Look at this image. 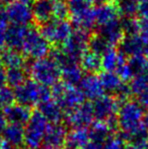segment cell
I'll return each mask as SVG.
<instances>
[{
  "mask_svg": "<svg viewBox=\"0 0 148 149\" xmlns=\"http://www.w3.org/2000/svg\"><path fill=\"white\" fill-rule=\"evenodd\" d=\"M81 69L87 73V74H95L103 69L101 67V56L94 52L88 51L81 57L79 61Z\"/></svg>",
  "mask_w": 148,
  "mask_h": 149,
  "instance_id": "obj_26",
  "label": "cell"
},
{
  "mask_svg": "<svg viewBox=\"0 0 148 149\" xmlns=\"http://www.w3.org/2000/svg\"><path fill=\"white\" fill-rule=\"evenodd\" d=\"M32 113L33 112L30 108L22 106L17 102H14L13 104L3 110V114L8 124L19 126H26L28 124L32 116Z\"/></svg>",
  "mask_w": 148,
  "mask_h": 149,
  "instance_id": "obj_14",
  "label": "cell"
},
{
  "mask_svg": "<svg viewBox=\"0 0 148 149\" xmlns=\"http://www.w3.org/2000/svg\"><path fill=\"white\" fill-rule=\"evenodd\" d=\"M69 15V9L66 2H54V18L66 19Z\"/></svg>",
  "mask_w": 148,
  "mask_h": 149,
  "instance_id": "obj_37",
  "label": "cell"
},
{
  "mask_svg": "<svg viewBox=\"0 0 148 149\" xmlns=\"http://www.w3.org/2000/svg\"><path fill=\"white\" fill-rule=\"evenodd\" d=\"M20 53L33 60L45 58L50 53V44L43 37L41 31L30 28L22 44Z\"/></svg>",
  "mask_w": 148,
  "mask_h": 149,
  "instance_id": "obj_7",
  "label": "cell"
},
{
  "mask_svg": "<svg viewBox=\"0 0 148 149\" xmlns=\"http://www.w3.org/2000/svg\"><path fill=\"white\" fill-rule=\"evenodd\" d=\"M2 65L6 67V69L11 68H24L26 67L24 56L20 52L14 50H4L1 54Z\"/></svg>",
  "mask_w": 148,
  "mask_h": 149,
  "instance_id": "obj_29",
  "label": "cell"
},
{
  "mask_svg": "<svg viewBox=\"0 0 148 149\" xmlns=\"http://www.w3.org/2000/svg\"><path fill=\"white\" fill-rule=\"evenodd\" d=\"M49 122L38 110L33 111L24 127V145L28 149H41Z\"/></svg>",
  "mask_w": 148,
  "mask_h": 149,
  "instance_id": "obj_6",
  "label": "cell"
},
{
  "mask_svg": "<svg viewBox=\"0 0 148 149\" xmlns=\"http://www.w3.org/2000/svg\"><path fill=\"white\" fill-rule=\"evenodd\" d=\"M88 132L90 140L99 142V143L101 144H105L108 140H110L112 137H114L115 133L111 128L108 126V124L106 122L97 121V120L90 125Z\"/></svg>",
  "mask_w": 148,
  "mask_h": 149,
  "instance_id": "obj_25",
  "label": "cell"
},
{
  "mask_svg": "<svg viewBox=\"0 0 148 149\" xmlns=\"http://www.w3.org/2000/svg\"><path fill=\"white\" fill-rule=\"evenodd\" d=\"M142 125L148 132V111L144 113V116H143V120H142Z\"/></svg>",
  "mask_w": 148,
  "mask_h": 149,
  "instance_id": "obj_46",
  "label": "cell"
},
{
  "mask_svg": "<svg viewBox=\"0 0 148 149\" xmlns=\"http://www.w3.org/2000/svg\"><path fill=\"white\" fill-rule=\"evenodd\" d=\"M32 10L34 20L43 26L54 18V1L53 0H36L33 4Z\"/></svg>",
  "mask_w": 148,
  "mask_h": 149,
  "instance_id": "obj_22",
  "label": "cell"
},
{
  "mask_svg": "<svg viewBox=\"0 0 148 149\" xmlns=\"http://www.w3.org/2000/svg\"><path fill=\"white\" fill-rule=\"evenodd\" d=\"M122 26L125 33L127 35H135V33H139L141 31L139 19H135V17L124 18V20L122 22Z\"/></svg>",
  "mask_w": 148,
  "mask_h": 149,
  "instance_id": "obj_35",
  "label": "cell"
},
{
  "mask_svg": "<svg viewBox=\"0 0 148 149\" xmlns=\"http://www.w3.org/2000/svg\"><path fill=\"white\" fill-rule=\"evenodd\" d=\"M8 24H0V51H4L6 46V33Z\"/></svg>",
  "mask_w": 148,
  "mask_h": 149,
  "instance_id": "obj_40",
  "label": "cell"
},
{
  "mask_svg": "<svg viewBox=\"0 0 148 149\" xmlns=\"http://www.w3.org/2000/svg\"><path fill=\"white\" fill-rule=\"evenodd\" d=\"M99 79H101V85H103L105 92H111V93H113V95H115L120 90L121 87L124 85V83H126L119 77V75L116 72L104 71L99 75Z\"/></svg>",
  "mask_w": 148,
  "mask_h": 149,
  "instance_id": "obj_28",
  "label": "cell"
},
{
  "mask_svg": "<svg viewBox=\"0 0 148 149\" xmlns=\"http://www.w3.org/2000/svg\"><path fill=\"white\" fill-rule=\"evenodd\" d=\"M90 140L87 128L72 129L68 132L66 138V147L72 149H81Z\"/></svg>",
  "mask_w": 148,
  "mask_h": 149,
  "instance_id": "obj_27",
  "label": "cell"
},
{
  "mask_svg": "<svg viewBox=\"0 0 148 149\" xmlns=\"http://www.w3.org/2000/svg\"><path fill=\"white\" fill-rule=\"evenodd\" d=\"M124 149H148V146L140 145V144H134V143H127Z\"/></svg>",
  "mask_w": 148,
  "mask_h": 149,
  "instance_id": "obj_43",
  "label": "cell"
},
{
  "mask_svg": "<svg viewBox=\"0 0 148 149\" xmlns=\"http://www.w3.org/2000/svg\"><path fill=\"white\" fill-rule=\"evenodd\" d=\"M66 4L69 9V14L76 13L81 10L91 7V4L88 2V0H67Z\"/></svg>",
  "mask_w": 148,
  "mask_h": 149,
  "instance_id": "obj_36",
  "label": "cell"
},
{
  "mask_svg": "<svg viewBox=\"0 0 148 149\" xmlns=\"http://www.w3.org/2000/svg\"><path fill=\"white\" fill-rule=\"evenodd\" d=\"M93 114L97 121H106L111 117L117 116L120 104L114 95L104 94L99 98L92 102Z\"/></svg>",
  "mask_w": 148,
  "mask_h": 149,
  "instance_id": "obj_11",
  "label": "cell"
},
{
  "mask_svg": "<svg viewBox=\"0 0 148 149\" xmlns=\"http://www.w3.org/2000/svg\"><path fill=\"white\" fill-rule=\"evenodd\" d=\"M0 149H22L19 147H15V146H12L10 145L9 143L5 141H2V143L0 144Z\"/></svg>",
  "mask_w": 148,
  "mask_h": 149,
  "instance_id": "obj_45",
  "label": "cell"
},
{
  "mask_svg": "<svg viewBox=\"0 0 148 149\" xmlns=\"http://www.w3.org/2000/svg\"><path fill=\"white\" fill-rule=\"evenodd\" d=\"M16 1H19V2H22V3H26V4H30L33 0H16Z\"/></svg>",
  "mask_w": 148,
  "mask_h": 149,
  "instance_id": "obj_49",
  "label": "cell"
},
{
  "mask_svg": "<svg viewBox=\"0 0 148 149\" xmlns=\"http://www.w3.org/2000/svg\"><path fill=\"white\" fill-rule=\"evenodd\" d=\"M51 96L60 106L64 113L70 112L80 107L84 102V96L80 89L76 86H71L63 81H59L52 86Z\"/></svg>",
  "mask_w": 148,
  "mask_h": 149,
  "instance_id": "obj_5",
  "label": "cell"
},
{
  "mask_svg": "<svg viewBox=\"0 0 148 149\" xmlns=\"http://www.w3.org/2000/svg\"><path fill=\"white\" fill-rule=\"evenodd\" d=\"M126 63V56L120 50L115 49V47L108 49L101 55V67L107 72H117Z\"/></svg>",
  "mask_w": 148,
  "mask_h": 149,
  "instance_id": "obj_16",
  "label": "cell"
},
{
  "mask_svg": "<svg viewBox=\"0 0 148 149\" xmlns=\"http://www.w3.org/2000/svg\"><path fill=\"white\" fill-rule=\"evenodd\" d=\"M61 66V78L64 83L71 86L79 85L83 78V70L79 63L72 61H64L60 64Z\"/></svg>",
  "mask_w": 148,
  "mask_h": 149,
  "instance_id": "obj_17",
  "label": "cell"
},
{
  "mask_svg": "<svg viewBox=\"0 0 148 149\" xmlns=\"http://www.w3.org/2000/svg\"><path fill=\"white\" fill-rule=\"evenodd\" d=\"M2 141H3V139H2V135H1V133H0V144L2 143Z\"/></svg>",
  "mask_w": 148,
  "mask_h": 149,
  "instance_id": "obj_54",
  "label": "cell"
},
{
  "mask_svg": "<svg viewBox=\"0 0 148 149\" xmlns=\"http://www.w3.org/2000/svg\"><path fill=\"white\" fill-rule=\"evenodd\" d=\"M14 95L17 104L30 109L52 98L50 88L39 84L33 79H28L20 86L14 89Z\"/></svg>",
  "mask_w": 148,
  "mask_h": 149,
  "instance_id": "obj_3",
  "label": "cell"
},
{
  "mask_svg": "<svg viewBox=\"0 0 148 149\" xmlns=\"http://www.w3.org/2000/svg\"><path fill=\"white\" fill-rule=\"evenodd\" d=\"M104 146H105V144H101V143H99V142L89 140L81 149H104Z\"/></svg>",
  "mask_w": 148,
  "mask_h": 149,
  "instance_id": "obj_41",
  "label": "cell"
},
{
  "mask_svg": "<svg viewBox=\"0 0 148 149\" xmlns=\"http://www.w3.org/2000/svg\"><path fill=\"white\" fill-rule=\"evenodd\" d=\"M1 66H2V60H1V55H0V69H1Z\"/></svg>",
  "mask_w": 148,
  "mask_h": 149,
  "instance_id": "obj_55",
  "label": "cell"
},
{
  "mask_svg": "<svg viewBox=\"0 0 148 149\" xmlns=\"http://www.w3.org/2000/svg\"><path fill=\"white\" fill-rule=\"evenodd\" d=\"M139 4H144V3H148V0H137Z\"/></svg>",
  "mask_w": 148,
  "mask_h": 149,
  "instance_id": "obj_51",
  "label": "cell"
},
{
  "mask_svg": "<svg viewBox=\"0 0 148 149\" xmlns=\"http://www.w3.org/2000/svg\"><path fill=\"white\" fill-rule=\"evenodd\" d=\"M5 12L8 22L14 26H28V24L34 20L32 6L16 0L6 6Z\"/></svg>",
  "mask_w": 148,
  "mask_h": 149,
  "instance_id": "obj_10",
  "label": "cell"
},
{
  "mask_svg": "<svg viewBox=\"0 0 148 149\" xmlns=\"http://www.w3.org/2000/svg\"><path fill=\"white\" fill-rule=\"evenodd\" d=\"M120 51L125 56L134 57V56L143 55L145 51V45L140 33L135 35H127L121 42Z\"/></svg>",
  "mask_w": 148,
  "mask_h": 149,
  "instance_id": "obj_15",
  "label": "cell"
},
{
  "mask_svg": "<svg viewBox=\"0 0 148 149\" xmlns=\"http://www.w3.org/2000/svg\"><path fill=\"white\" fill-rule=\"evenodd\" d=\"M126 143L118 136H114L105 143L104 149H124Z\"/></svg>",
  "mask_w": 148,
  "mask_h": 149,
  "instance_id": "obj_38",
  "label": "cell"
},
{
  "mask_svg": "<svg viewBox=\"0 0 148 149\" xmlns=\"http://www.w3.org/2000/svg\"><path fill=\"white\" fill-rule=\"evenodd\" d=\"M99 35L109 44L111 47L120 45L125 37V31L120 19L99 28Z\"/></svg>",
  "mask_w": 148,
  "mask_h": 149,
  "instance_id": "obj_18",
  "label": "cell"
},
{
  "mask_svg": "<svg viewBox=\"0 0 148 149\" xmlns=\"http://www.w3.org/2000/svg\"><path fill=\"white\" fill-rule=\"evenodd\" d=\"M6 84V75H5V71L0 69V88L3 86H5Z\"/></svg>",
  "mask_w": 148,
  "mask_h": 149,
  "instance_id": "obj_44",
  "label": "cell"
},
{
  "mask_svg": "<svg viewBox=\"0 0 148 149\" xmlns=\"http://www.w3.org/2000/svg\"><path fill=\"white\" fill-rule=\"evenodd\" d=\"M64 119H65L64 120L65 126L71 129L87 128L94 122L93 120H95L92 102H83L80 107L76 108L75 110L65 113Z\"/></svg>",
  "mask_w": 148,
  "mask_h": 149,
  "instance_id": "obj_9",
  "label": "cell"
},
{
  "mask_svg": "<svg viewBox=\"0 0 148 149\" xmlns=\"http://www.w3.org/2000/svg\"><path fill=\"white\" fill-rule=\"evenodd\" d=\"M97 26L101 28L104 26L120 19V12L114 3H103L94 8Z\"/></svg>",
  "mask_w": 148,
  "mask_h": 149,
  "instance_id": "obj_19",
  "label": "cell"
},
{
  "mask_svg": "<svg viewBox=\"0 0 148 149\" xmlns=\"http://www.w3.org/2000/svg\"><path fill=\"white\" fill-rule=\"evenodd\" d=\"M78 88L82 92L84 98L94 102L105 94V90L101 85L99 76L95 74H86L78 85Z\"/></svg>",
  "mask_w": 148,
  "mask_h": 149,
  "instance_id": "obj_13",
  "label": "cell"
},
{
  "mask_svg": "<svg viewBox=\"0 0 148 149\" xmlns=\"http://www.w3.org/2000/svg\"><path fill=\"white\" fill-rule=\"evenodd\" d=\"M33 80L43 86H53L61 78V66L53 56L34 60L28 67Z\"/></svg>",
  "mask_w": 148,
  "mask_h": 149,
  "instance_id": "obj_2",
  "label": "cell"
},
{
  "mask_svg": "<svg viewBox=\"0 0 148 149\" xmlns=\"http://www.w3.org/2000/svg\"><path fill=\"white\" fill-rule=\"evenodd\" d=\"M112 48L103 38L99 35H95L90 37L88 44V50L94 52V53L99 54V55H103L108 49Z\"/></svg>",
  "mask_w": 148,
  "mask_h": 149,
  "instance_id": "obj_33",
  "label": "cell"
},
{
  "mask_svg": "<svg viewBox=\"0 0 148 149\" xmlns=\"http://www.w3.org/2000/svg\"><path fill=\"white\" fill-rule=\"evenodd\" d=\"M73 31L72 24L66 19H55L42 26L41 33L49 44L63 45Z\"/></svg>",
  "mask_w": 148,
  "mask_h": 149,
  "instance_id": "obj_8",
  "label": "cell"
},
{
  "mask_svg": "<svg viewBox=\"0 0 148 149\" xmlns=\"http://www.w3.org/2000/svg\"><path fill=\"white\" fill-rule=\"evenodd\" d=\"M15 102L14 90L9 86H3L0 88V111L5 110Z\"/></svg>",
  "mask_w": 148,
  "mask_h": 149,
  "instance_id": "obj_34",
  "label": "cell"
},
{
  "mask_svg": "<svg viewBox=\"0 0 148 149\" xmlns=\"http://www.w3.org/2000/svg\"><path fill=\"white\" fill-rule=\"evenodd\" d=\"M144 54H145V56H146V57L148 58V47L146 48V49H145V51H144Z\"/></svg>",
  "mask_w": 148,
  "mask_h": 149,
  "instance_id": "obj_52",
  "label": "cell"
},
{
  "mask_svg": "<svg viewBox=\"0 0 148 149\" xmlns=\"http://www.w3.org/2000/svg\"><path fill=\"white\" fill-rule=\"evenodd\" d=\"M136 98H137L136 102H138L142 108L148 109V86L145 87V88L136 96Z\"/></svg>",
  "mask_w": 148,
  "mask_h": 149,
  "instance_id": "obj_39",
  "label": "cell"
},
{
  "mask_svg": "<svg viewBox=\"0 0 148 149\" xmlns=\"http://www.w3.org/2000/svg\"><path fill=\"white\" fill-rule=\"evenodd\" d=\"M89 39L90 37L88 31L76 29L72 31L71 36L66 40L65 43L61 45L60 50L53 52L51 56L57 60L59 65L63 61H72L78 63L81 57L88 51Z\"/></svg>",
  "mask_w": 148,
  "mask_h": 149,
  "instance_id": "obj_1",
  "label": "cell"
},
{
  "mask_svg": "<svg viewBox=\"0 0 148 149\" xmlns=\"http://www.w3.org/2000/svg\"><path fill=\"white\" fill-rule=\"evenodd\" d=\"M139 5L137 0H123L117 5L121 15L125 18H134L139 12Z\"/></svg>",
  "mask_w": 148,
  "mask_h": 149,
  "instance_id": "obj_31",
  "label": "cell"
},
{
  "mask_svg": "<svg viewBox=\"0 0 148 149\" xmlns=\"http://www.w3.org/2000/svg\"><path fill=\"white\" fill-rule=\"evenodd\" d=\"M3 141L10 145L22 148L24 144V127L14 124H7L5 129L1 133Z\"/></svg>",
  "mask_w": 148,
  "mask_h": 149,
  "instance_id": "obj_24",
  "label": "cell"
},
{
  "mask_svg": "<svg viewBox=\"0 0 148 149\" xmlns=\"http://www.w3.org/2000/svg\"><path fill=\"white\" fill-rule=\"evenodd\" d=\"M54 2H65L67 1V0H53Z\"/></svg>",
  "mask_w": 148,
  "mask_h": 149,
  "instance_id": "obj_53",
  "label": "cell"
},
{
  "mask_svg": "<svg viewBox=\"0 0 148 149\" xmlns=\"http://www.w3.org/2000/svg\"><path fill=\"white\" fill-rule=\"evenodd\" d=\"M28 71L26 68H11L6 69V83L11 88H17L18 86L28 80Z\"/></svg>",
  "mask_w": 148,
  "mask_h": 149,
  "instance_id": "obj_30",
  "label": "cell"
},
{
  "mask_svg": "<svg viewBox=\"0 0 148 149\" xmlns=\"http://www.w3.org/2000/svg\"><path fill=\"white\" fill-rule=\"evenodd\" d=\"M105 1H106V0H88V2L90 4H97V5L105 3Z\"/></svg>",
  "mask_w": 148,
  "mask_h": 149,
  "instance_id": "obj_47",
  "label": "cell"
},
{
  "mask_svg": "<svg viewBox=\"0 0 148 149\" xmlns=\"http://www.w3.org/2000/svg\"><path fill=\"white\" fill-rule=\"evenodd\" d=\"M28 29L30 26H14V24L8 26L6 33V46L8 49L20 52Z\"/></svg>",
  "mask_w": 148,
  "mask_h": 149,
  "instance_id": "obj_23",
  "label": "cell"
},
{
  "mask_svg": "<svg viewBox=\"0 0 148 149\" xmlns=\"http://www.w3.org/2000/svg\"><path fill=\"white\" fill-rule=\"evenodd\" d=\"M13 1L14 0H0V5H8Z\"/></svg>",
  "mask_w": 148,
  "mask_h": 149,
  "instance_id": "obj_48",
  "label": "cell"
},
{
  "mask_svg": "<svg viewBox=\"0 0 148 149\" xmlns=\"http://www.w3.org/2000/svg\"><path fill=\"white\" fill-rule=\"evenodd\" d=\"M71 24L76 26L77 30H82L85 31H90L97 26L95 22L94 8L89 7L84 10H81L76 13L70 14Z\"/></svg>",
  "mask_w": 148,
  "mask_h": 149,
  "instance_id": "obj_21",
  "label": "cell"
},
{
  "mask_svg": "<svg viewBox=\"0 0 148 149\" xmlns=\"http://www.w3.org/2000/svg\"><path fill=\"white\" fill-rule=\"evenodd\" d=\"M38 111L47 119L49 124H61L65 116V113L53 98L41 102L38 106Z\"/></svg>",
  "mask_w": 148,
  "mask_h": 149,
  "instance_id": "obj_20",
  "label": "cell"
},
{
  "mask_svg": "<svg viewBox=\"0 0 148 149\" xmlns=\"http://www.w3.org/2000/svg\"><path fill=\"white\" fill-rule=\"evenodd\" d=\"M129 67L132 70L133 75H141L148 70V58L145 55H138L131 57L128 61Z\"/></svg>",
  "mask_w": 148,
  "mask_h": 149,
  "instance_id": "obj_32",
  "label": "cell"
},
{
  "mask_svg": "<svg viewBox=\"0 0 148 149\" xmlns=\"http://www.w3.org/2000/svg\"><path fill=\"white\" fill-rule=\"evenodd\" d=\"M64 149H72V148H68V147H65V148H64Z\"/></svg>",
  "mask_w": 148,
  "mask_h": 149,
  "instance_id": "obj_56",
  "label": "cell"
},
{
  "mask_svg": "<svg viewBox=\"0 0 148 149\" xmlns=\"http://www.w3.org/2000/svg\"><path fill=\"white\" fill-rule=\"evenodd\" d=\"M143 116L144 110L136 100H128L122 104L117 114L120 131L127 135L132 134L143 126Z\"/></svg>",
  "mask_w": 148,
  "mask_h": 149,
  "instance_id": "obj_4",
  "label": "cell"
},
{
  "mask_svg": "<svg viewBox=\"0 0 148 149\" xmlns=\"http://www.w3.org/2000/svg\"><path fill=\"white\" fill-rule=\"evenodd\" d=\"M112 1V3H114L115 5H118L119 3H120L121 1H123V0H111Z\"/></svg>",
  "mask_w": 148,
  "mask_h": 149,
  "instance_id": "obj_50",
  "label": "cell"
},
{
  "mask_svg": "<svg viewBox=\"0 0 148 149\" xmlns=\"http://www.w3.org/2000/svg\"><path fill=\"white\" fill-rule=\"evenodd\" d=\"M67 128L62 124H49L41 149H64L66 147Z\"/></svg>",
  "mask_w": 148,
  "mask_h": 149,
  "instance_id": "obj_12",
  "label": "cell"
},
{
  "mask_svg": "<svg viewBox=\"0 0 148 149\" xmlns=\"http://www.w3.org/2000/svg\"><path fill=\"white\" fill-rule=\"evenodd\" d=\"M7 124V120H6L5 116H4L3 111H0V133H2V131L5 129Z\"/></svg>",
  "mask_w": 148,
  "mask_h": 149,
  "instance_id": "obj_42",
  "label": "cell"
}]
</instances>
